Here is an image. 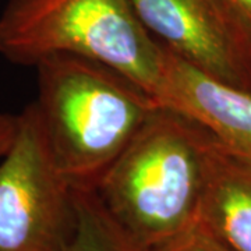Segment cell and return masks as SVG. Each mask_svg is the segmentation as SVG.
Returning <instances> with one entry per match:
<instances>
[{"label": "cell", "mask_w": 251, "mask_h": 251, "mask_svg": "<svg viewBox=\"0 0 251 251\" xmlns=\"http://www.w3.org/2000/svg\"><path fill=\"white\" fill-rule=\"evenodd\" d=\"M18 115L0 112V161L9 152L17 134Z\"/></svg>", "instance_id": "cell-10"}, {"label": "cell", "mask_w": 251, "mask_h": 251, "mask_svg": "<svg viewBox=\"0 0 251 251\" xmlns=\"http://www.w3.org/2000/svg\"><path fill=\"white\" fill-rule=\"evenodd\" d=\"M251 28V0H227Z\"/></svg>", "instance_id": "cell-11"}, {"label": "cell", "mask_w": 251, "mask_h": 251, "mask_svg": "<svg viewBox=\"0 0 251 251\" xmlns=\"http://www.w3.org/2000/svg\"><path fill=\"white\" fill-rule=\"evenodd\" d=\"M0 54L34 67L53 56L94 60L156 98L166 60L130 0H9L0 14Z\"/></svg>", "instance_id": "cell-3"}, {"label": "cell", "mask_w": 251, "mask_h": 251, "mask_svg": "<svg viewBox=\"0 0 251 251\" xmlns=\"http://www.w3.org/2000/svg\"><path fill=\"white\" fill-rule=\"evenodd\" d=\"M197 222L230 251H251V159L215 140Z\"/></svg>", "instance_id": "cell-7"}, {"label": "cell", "mask_w": 251, "mask_h": 251, "mask_svg": "<svg viewBox=\"0 0 251 251\" xmlns=\"http://www.w3.org/2000/svg\"><path fill=\"white\" fill-rule=\"evenodd\" d=\"M168 52L206 75L251 92V28L227 0H130Z\"/></svg>", "instance_id": "cell-5"}, {"label": "cell", "mask_w": 251, "mask_h": 251, "mask_svg": "<svg viewBox=\"0 0 251 251\" xmlns=\"http://www.w3.org/2000/svg\"><path fill=\"white\" fill-rule=\"evenodd\" d=\"M215 138L194 117L161 103L92 190L141 250L197 224Z\"/></svg>", "instance_id": "cell-1"}, {"label": "cell", "mask_w": 251, "mask_h": 251, "mask_svg": "<svg viewBox=\"0 0 251 251\" xmlns=\"http://www.w3.org/2000/svg\"><path fill=\"white\" fill-rule=\"evenodd\" d=\"M145 251H230L209 234L201 225L196 224L187 230Z\"/></svg>", "instance_id": "cell-9"}, {"label": "cell", "mask_w": 251, "mask_h": 251, "mask_svg": "<svg viewBox=\"0 0 251 251\" xmlns=\"http://www.w3.org/2000/svg\"><path fill=\"white\" fill-rule=\"evenodd\" d=\"M74 190L49 150L34 102L18 113L0 161V251H66L74 233Z\"/></svg>", "instance_id": "cell-4"}, {"label": "cell", "mask_w": 251, "mask_h": 251, "mask_svg": "<svg viewBox=\"0 0 251 251\" xmlns=\"http://www.w3.org/2000/svg\"><path fill=\"white\" fill-rule=\"evenodd\" d=\"M158 98L194 117L227 151L251 159V92L206 75L166 50Z\"/></svg>", "instance_id": "cell-6"}, {"label": "cell", "mask_w": 251, "mask_h": 251, "mask_svg": "<svg viewBox=\"0 0 251 251\" xmlns=\"http://www.w3.org/2000/svg\"><path fill=\"white\" fill-rule=\"evenodd\" d=\"M74 233L66 251H144L110 218L92 188L74 190Z\"/></svg>", "instance_id": "cell-8"}, {"label": "cell", "mask_w": 251, "mask_h": 251, "mask_svg": "<svg viewBox=\"0 0 251 251\" xmlns=\"http://www.w3.org/2000/svg\"><path fill=\"white\" fill-rule=\"evenodd\" d=\"M35 69L34 105L49 150L74 187L92 188L162 102L88 59L53 56Z\"/></svg>", "instance_id": "cell-2"}]
</instances>
